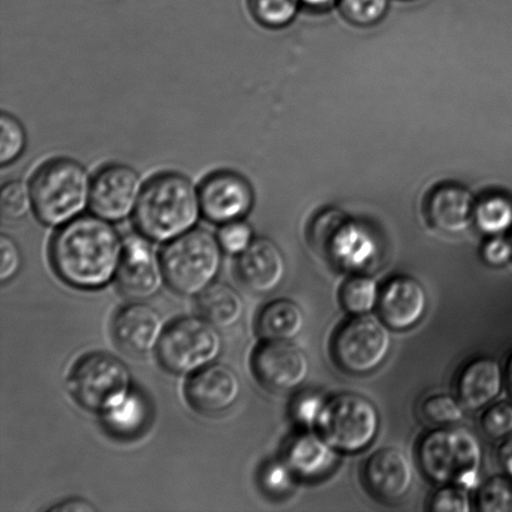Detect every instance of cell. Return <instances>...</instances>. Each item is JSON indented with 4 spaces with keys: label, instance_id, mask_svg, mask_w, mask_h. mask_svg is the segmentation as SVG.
<instances>
[{
    "label": "cell",
    "instance_id": "cell-1",
    "mask_svg": "<svg viewBox=\"0 0 512 512\" xmlns=\"http://www.w3.org/2000/svg\"><path fill=\"white\" fill-rule=\"evenodd\" d=\"M123 250L124 242L113 223L92 213L60 227L50 256L65 283L99 289L117 276Z\"/></svg>",
    "mask_w": 512,
    "mask_h": 512
},
{
    "label": "cell",
    "instance_id": "cell-2",
    "mask_svg": "<svg viewBox=\"0 0 512 512\" xmlns=\"http://www.w3.org/2000/svg\"><path fill=\"white\" fill-rule=\"evenodd\" d=\"M133 217L143 237L157 243L172 242L197 228L203 217L199 188L187 175L157 174L144 184Z\"/></svg>",
    "mask_w": 512,
    "mask_h": 512
},
{
    "label": "cell",
    "instance_id": "cell-3",
    "mask_svg": "<svg viewBox=\"0 0 512 512\" xmlns=\"http://www.w3.org/2000/svg\"><path fill=\"white\" fill-rule=\"evenodd\" d=\"M93 178L77 160L57 158L44 163L30 180L33 212L48 227H62L90 205Z\"/></svg>",
    "mask_w": 512,
    "mask_h": 512
},
{
    "label": "cell",
    "instance_id": "cell-4",
    "mask_svg": "<svg viewBox=\"0 0 512 512\" xmlns=\"http://www.w3.org/2000/svg\"><path fill=\"white\" fill-rule=\"evenodd\" d=\"M421 469L440 485H456L466 490L479 485L483 446L470 430L444 428L429 431L418 448Z\"/></svg>",
    "mask_w": 512,
    "mask_h": 512
},
{
    "label": "cell",
    "instance_id": "cell-5",
    "mask_svg": "<svg viewBox=\"0 0 512 512\" xmlns=\"http://www.w3.org/2000/svg\"><path fill=\"white\" fill-rule=\"evenodd\" d=\"M223 253L217 235L194 228L165 245L160 255L165 279L175 293L199 296L217 280Z\"/></svg>",
    "mask_w": 512,
    "mask_h": 512
},
{
    "label": "cell",
    "instance_id": "cell-6",
    "mask_svg": "<svg viewBox=\"0 0 512 512\" xmlns=\"http://www.w3.org/2000/svg\"><path fill=\"white\" fill-rule=\"evenodd\" d=\"M222 351L220 329L203 316H187L165 330L158 358L169 373L194 375L217 363Z\"/></svg>",
    "mask_w": 512,
    "mask_h": 512
},
{
    "label": "cell",
    "instance_id": "cell-7",
    "mask_svg": "<svg viewBox=\"0 0 512 512\" xmlns=\"http://www.w3.org/2000/svg\"><path fill=\"white\" fill-rule=\"evenodd\" d=\"M315 429L339 453L355 454L378 436L380 415L365 396L343 393L326 400Z\"/></svg>",
    "mask_w": 512,
    "mask_h": 512
},
{
    "label": "cell",
    "instance_id": "cell-8",
    "mask_svg": "<svg viewBox=\"0 0 512 512\" xmlns=\"http://www.w3.org/2000/svg\"><path fill=\"white\" fill-rule=\"evenodd\" d=\"M69 386L84 409L103 414L132 393V374L115 356L95 353L85 356L75 366Z\"/></svg>",
    "mask_w": 512,
    "mask_h": 512
},
{
    "label": "cell",
    "instance_id": "cell-9",
    "mask_svg": "<svg viewBox=\"0 0 512 512\" xmlns=\"http://www.w3.org/2000/svg\"><path fill=\"white\" fill-rule=\"evenodd\" d=\"M313 239L321 253L346 270L365 269L378 254V244L370 230L338 210L319 215L314 223Z\"/></svg>",
    "mask_w": 512,
    "mask_h": 512
},
{
    "label": "cell",
    "instance_id": "cell-10",
    "mask_svg": "<svg viewBox=\"0 0 512 512\" xmlns=\"http://www.w3.org/2000/svg\"><path fill=\"white\" fill-rule=\"evenodd\" d=\"M391 349L389 326L370 314L346 321L334 338L336 361L351 374H369L388 358Z\"/></svg>",
    "mask_w": 512,
    "mask_h": 512
},
{
    "label": "cell",
    "instance_id": "cell-11",
    "mask_svg": "<svg viewBox=\"0 0 512 512\" xmlns=\"http://www.w3.org/2000/svg\"><path fill=\"white\" fill-rule=\"evenodd\" d=\"M143 187L142 177L129 165H105L93 177L89 208L109 222H122L134 215Z\"/></svg>",
    "mask_w": 512,
    "mask_h": 512
},
{
    "label": "cell",
    "instance_id": "cell-12",
    "mask_svg": "<svg viewBox=\"0 0 512 512\" xmlns=\"http://www.w3.org/2000/svg\"><path fill=\"white\" fill-rule=\"evenodd\" d=\"M254 374L264 388L285 394L300 388L308 379V356L290 340H264L252 360Z\"/></svg>",
    "mask_w": 512,
    "mask_h": 512
},
{
    "label": "cell",
    "instance_id": "cell-13",
    "mask_svg": "<svg viewBox=\"0 0 512 512\" xmlns=\"http://www.w3.org/2000/svg\"><path fill=\"white\" fill-rule=\"evenodd\" d=\"M203 217L214 224H225L252 212L255 194L252 183L233 170L209 174L199 187Z\"/></svg>",
    "mask_w": 512,
    "mask_h": 512
},
{
    "label": "cell",
    "instance_id": "cell-14",
    "mask_svg": "<svg viewBox=\"0 0 512 512\" xmlns=\"http://www.w3.org/2000/svg\"><path fill=\"white\" fill-rule=\"evenodd\" d=\"M147 238L133 235L124 242L117 283L120 291L134 301L154 298L167 283L162 256L155 254Z\"/></svg>",
    "mask_w": 512,
    "mask_h": 512
},
{
    "label": "cell",
    "instance_id": "cell-15",
    "mask_svg": "<svg viewBox=\"0 0 512 512\" xmlns=\"http://www.w3.org/2000/svg\"><path fill=\"white\" fill-rule=\"evenodd\" d=\"M165 330L163 316L143 301H135L120 310L113 325L119 348L134 358H144L158 351Z\"/></svg>",
    "mask_w": 512,
    "mask_h": 512
},
{
    "label": "cell",
    "instance_id": "cell-16",
    "mask_svg": "<svg viewBox=\"0 0 512 512\" xmlns=\"http://www.w3.org/2000/svg\"><path fill=\"white\" fill-rule=\"evenodd\" d=\"M185 393L189 404L199 413L223 414L237 404L242 381L230 366L215 363L192 375Z\"/></svg>",
    "mask_w": 512,
    "mask_h": 512
},
{
    "label": "cell",
    "instance_id": "cell-17",
    "mask_svg": "<svg viewBox=\"0 0 512 512\" xmlns=\"http://www.w3.org/2000/svg\"><path fill=\"white\" fill-rule=\"evenodd\" d=\"M364 480L370 493L385 503H398L409 494L414 468L403 450L383 448L366 460Z\"/></svg>",
    "mask_w": 512,
    "mask_h": 512
},
{
    "label": "cell",
    "instance_id": "cell-18",
    "mask_svg": "<svg viewBox=\"0 0 512 512\" xmlns=\"http://www.w3.org/2000/svg\"><path fill=\"white\" fill-rule=\"evenodd\" d=\"M378 309L390 329L403 331L419 323L428 309L424 286L411 276L390 279L380 291Z\"/></svg>",
    "mask_w": 512,
    "mask_h": 512
},
{
    "label": "cell",
    "instance_id": "cell-19",
    "mask_svg": "<svg viewBox=\"0 0 512 512\" xmlns=\"http://www.w3.org/2000/svg\"><path fill=\"white\" fill-rule=\"evenodd\" d=\"M239 256V279L252 293L269 294L283 283L286 261L284 254L273 240L254 239L252 245Z\"/></svg>",
    "mask_w": 512,
    "mask_h": 512
},
{
    "label": "cell",
    "instance_id": "cell-20",
    "mask_svg": "<svg viewBox=\"0 0 512 512\" xmlns=\"http://www.w3.org/2000/svg\"><path fill=\"white\" fill-rule=\"evenodd\" d=\"M475 200L463 185L444 183L435 187L425 200L429 223L440 232L459 234L474 222Z\"/></svg>",
    "mask_w": 512,
    "mask_h": 512
},
{
    "label": "cell",
    "instance_id": "cell-21",
    "mask_svg": "<svg viewBox=\"0 0 512 512\" xmlns=\"http://www.w3.org/2000/svg\"><path fill=\"white\" fill-rule=\"evenodd\" d=\"M505 375L495 359L483 356L466 364L459 374L456 389L464 408L478 411L493 403L503 390Z\"/></svg>",
    "mask_w": 512,
    "mask_h": 512
},
{
    "label": "cell",
    "instance_id": "cell-22",
    "mask_svg": "<svg viewBox=\"0 0 512 512\" xmlns=\"http://www.w3.org/2000/svg\"><path fill=\"white\" fill-rule=\"evenodd\" d=\"M338 453L319 433L305 431L286 446L284 461L299 478L315 479L329 473Z\"/></svg>",
    "mask_w": 512,
    "mask_h": 512
},
{
    "label": "cell",
    "instance_id": "cell-23",
    "mask_svg": "<svg viewBox=\"0 0 512 512\" xmlns=\"http://www.w3.org/2000/svg\"><path fill=\"white\" fill-rule=\"evenodd\" d=\"M200 315L218 329H230L242 321L245 313V303L237 289L233 286L214 283L198 301Z\"/></svg>",
    "mask_w": 512,
    "mask_h": 512
},
{
    "label": "cell",
    "instance_id": "cell-24",
    "mask_svg": "<svg viewBox=\"0 0 512 512\" xmlns=\"http://www.w3.org/2000/svg\"><path fill=\"white\" fill-rule=\"evenodd\" d=\"M305 326V316L293 300L278 299L265 305L258 318V333L264 340H294Z\"/></svg>",
    "mask_w": 512,
    "mask_h": 512
},
{
    "label": "cell",
    "instance_id": "cell-25",
    "mask_svg": "<svg viewBox=\"0 0 512 512\" xmlns=\"http://www.w3.org/2000/svg\"><path fill=\"white\" fill-rule=\"evenodd\" d=\"M150 415L152 411L148 399L135 390L122 403L102 414L109 433L123 439L142 434L149 424Z\"/></svg>",
    "mask_w": 512,
    "mask_h": 512
},
{
    "label": "cell",
    "instance_id": "cell-26",
    "mask_svg": "<svg viewBox=\"0 0 512 512\" xmlns=\"http://www.w3.org/2000/svg\"><path fill=\"white\" fill-rule=\"evenodd\" d=\"M474 222L490 237L508 232L512 228V199L503 193L486 194L475 204Z\"/></svg>",
    "mask_w": 512,
    "mask_h": 512
},
{
    "label": "cell",
    "instance_id": "cell-27",
    "mask_svg": "<svg viewBox=\"0 0 512 512\" xmlns=\"http://www.w3.org/2000/svg\"><path fill=\"white\" fill-rule=\"evenodd\" d=\"M379 298L378 284L369 276L355 275L341 286V305L354 316L369 314L378 308Z\"/></svg>",
    "mask_w": 512,
    "mask_h": 512
},
{
    "label": "cell",
    "instance_id": "cell-28",
    "mask_svg": "<svg viewBox=\"0 0 512 512\" xmlns=\"http://www.w3.org/2000/svg\"><path fill=\"white\" fill-rule=\"evenodd\" d=\"M27 130L18 118L7 112L0 117V164H13L27 148Z\"/></svg>",
    "mask_w": 512,
    "mask_h": 512
},
{
    "label": "cell",
    "instance_id": "cell-29",
    "mask_svg": "<svg viewBox=\"0 0 512 512\" xmlns=\"http://www.w3.org/2000/svg\"><path fill=\"white\" fill-rule=\"evenodd\" d=\"M250 13L264 27L281 28L298 13L300 0H248Z\"/></svg>",
    "mask_w": 512,
    "mask_h": 512
},
{
    "label": "cell",
    "instance_id": "cell-30",
    "mask_svg": "<svg viewBox=\"0 0 512 512\" xmlns=\"http://www.w3.org/2000/svg\"><path fill=\"white\" fill-rule=\"evenodd\" d=\"M476 503L483 512H512V476L496 475L486 480Z\"/></svg>",
    "mask_w": 512,
    "mask_h": 512
},
{
    "label": "cell",
    "instance_id": "cell-31",
    "mask_svg": "<svg viewBox=\"0 0 512 512\" xmlns=\"http://www.w3.org/2000/svg\"><path fill=\"white\" fill-rule=\"evenodd\" d=\"M33 210L32 192L30 185L22 180H9L0 190V212L3 218L17 222Z\"/></svg>",
    "mask_w": 512,
    "mask_h": 512
},
{
    "label": "cell",
    "instance_id": "cell-32",
    "mask_svg": "<svg viewBox=\"0 0 512 512\" xmlns=\"http://www.w3.org/2000/svg\"><path fill=\"white\" fill-rule=\"evenodd\" d=\"M338 3L341 15L360 27L380 22L389 9V0H338Z\"/></svg>",
    "mask_w": 512,
    "mask_h": 512
},
{
    "label": "cell",
    "instance_id": "cell-33",
    "mask_svg": "<svg viewBox=\"0 0 512 512\" xmlns=\"http://www.w3.org/2000/svg\"><path fill=\"white\" fill-rule=\"evenodd\" d=\"M463 404L453 396L438 394L430 396L421 406V413L430 423L453 425L464 419Z\"/></svg>",
    "mask_w": 512,
    "mask_h": 512
},
{
    "label": "cell",
    "instance_id": "cell-34",
    "mask_svg": "<svg viewBox=\"0 0 512 512\" xmlns=\"http://www.w3.org/2000/svg\"><path fill=\"white\" fill-rule=\"evenodd\" d=\"M224 253L242 255L254 242L253 228L244 219L220 225L217 234Z\"/></svg>",
    "mask_w": 512,
    "mask_h": 512
},
{
    "label": "cell",
    "instance_id": "cell-35",
    "mask_svg": "<svg viewBox=\"0 0 512 512\" xmlns=\"http://www.w3.org/2000/svg\"><path fill=\"white\" fill-rule=\"evenodd\" d=\"M481 426L490 438H509L512 435V404L508 401L490 404L481 416Z\"/></svg>",
    "mask_w": 512,
    "mask_h": 512
},
{
    "label": "cell",
    "instance_id": "cell-36",
    "mask_svg": "<svg viewBox=\"0 0 512 512\" xmlns=\"http://www.w3.org/2000/svg\"><path fill=\"white\" fill-rule=\"evenodd\" d=\"M296 475L285 461H271L261 471V486L273 496L289 494L293 489Z\"/></svg>",
    "mask_w": 512,
    "mask_h": 512
},
{
    "label": "cell",
    "instance_id": "cell-37",
    "mask_svg": "<svg viewBox=\"0 0 512 512\" xmlns=\"http://www.w3.org/2000/svg\"><path fill=\"white\" fill-rule=\"evenodd\" d=\"M430 510L435 512H468L471 510L466 489L456 485H443L431 496Z\"/></svg>",
    "mask_w": 512,
    "mask_h": 512
},
{
    "label": "cell",
    "instance_id": "cell-38",
    "mask_svg": "<svg viewBox=\"0 0 512 512\" xmlns=\"http://www.w3.org/2000/svg\"><path fill=\"white\" fill-rule=\"evenodd\" d=\"M326 400L318 394H305L295 401L293 416L304 428H316Z\"/></svg>",
    "mask_w": 512,
    "mask_h": 512
},
{
    "label": "cell",
    "instance_id": "cell-39",
    "mask_svg": "<svg viewBox=\"0 0 512 512\" xmlns=\"http://www.w3.org/2000/svg\"><path fill=\"white\" fill-rule=\"evenodd\" d=\"M0 258H2L0 280H2V283H7L22 269L23 258L18 244L15 243L13 238L5 234L0 237Z\"/></svg>",
    "mask_w": 512,
    "mask_h": 512
},
{
    "label": "cell",
    "instance_id": "cell-40",
    "mask_svg": "<svg viewBox=\"0 0 512 512\" xmlns=\"http://www.w3.org/2000/svg\"><path fill=\"white\" fill-rule=\"evenodd\" d=\"M483 259L486 264L495 266H504L512 259V244L510 239L493 235L483 247Z\"/></svg>",
    "mask_w": 512,
    "mask_h": 512
},
{
    "label": "cell",
    "instance_id": "cell-41",
    "mask_svg": "<svg viewBox=\"0 0 512 512\" xmlns=\"http://www.w3.org/2000/svg\"><path fill=\"white\" fill-rule=\"evenodd\" d=\"M49 511L53 512H94L97 511V508L89 501H85L82 499H70L67 501H63L58 505L50 508Z\"/></svg>",
    "mask_w": 512,
    "mask_h": 512
},
{
    "label": "cell",
    "instance_id": "cell-42",
    "mask_svg": "<svg viewBox=\"0 0 512 512\" xmlns=\"http://www.w3.org/2000/svg\"><path fill=\"white\" fill-rule=\"evenodd\" d=\"M500 464L506 474L512 476V436L505 441L499 450Z\"/></svg>",
    "mask_w": 512,
    "mask_h": 512
},
{
    "label": "cell",
    "instance_id": "cell-43",
    "mask_svg": "<svg viewBox=\"0 0 512 512\" xmlns=\"http://www.w3.org/2000/svg\"><path fill=\"white\" fill-rule=\"evenodd\" d=\"M335 2H338V0H300V3H303L306 7L314 9H326Z\"/></svg>",
    "mask_w": 512,
    "mask_h": 512
},
{
    "label": "cell",
    "instance_id": "cell-44",
    "mask_svg": "<svg viewBox=\"0 0 512 512\" xmlns=\"http://www.w3.org/2000/svg\"><path fill=\"white\" fill-rule=\"evenodd\" d=\"M504 375L506 386H508V390L512 398V354L510 355L508 363H506Z\"/></svg>",
    "mask_w": 512,
    "mask_h": 512
},
{
    "label": "cell",
    "instance_id": "cell-45",
    "mask_svg": "<svg viewBox=\"0 0 512 512\" xmlns=\"http://www.w3.org/2000/svg\"><path fill=\"white\" fill-rule=\"evenodd\" d=\"M510 240H511V244H512V232H511V237H510Z\"/></svg>",
    "mask_w": 512,
    "mask_h": 512
}]
</instances>
